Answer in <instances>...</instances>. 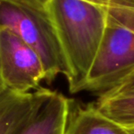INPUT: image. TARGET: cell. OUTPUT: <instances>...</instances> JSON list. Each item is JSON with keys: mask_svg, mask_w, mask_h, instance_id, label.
<instances>
[{"mask_svg": "<svg viewBox=\"0 0 134 134\" xmlns=\"http://www.w3.org/2000/svg\"><path fill=\"white\" fill-rule=\"evenodd\" d=\"M67 66L72 94L82 92L107 27V12L84 0H47Z\"/></svg>", "mask_w": 134, "mask_h": 134, "instance_id": "1", "label": "cell"}, {"mask_svg": "<svg viewBox=\"0 0 134 134\" xmlns=\"http://www.w3.org/2000/svg\"><path fill=\"white\" fill-rule=\"evenodd\" d=\"M0 29H8L31 47L44 66L45 81L66 76L64 56L45 6L35 0H0Z\"/></svg>", "mask_w": 134, "mask_h": 134, "instance_id": "2", "label": "cell"}, {"mask_svg": "<svg viewBox=\"0 0 134 134\" xmlns=\"http://www.w3.org/2000/svg\"><path fill=\"white\" fill-rule=\"evenodd\" d=\"M107 27L82 91L98 95L134 73V8L107 13Z\"/></svg>", "mask_w": 134, "mask_h": 134, "instance_id": "3", "label": "cell"}, {"mask_svg": "<svg viewBox=\"0 0 134 134\" xmlns=\"http://www.w3.org/2000/svg\"><path fill=\"white\" fill-rule=\"evenodd\" d=\"M0 75L7 89L19 94L39 89L46 77L39 54L8 29H0Z\"/></svg>", "mask_w": 134, "mask_h": 134, "instance_id": "4", "label": "cell"}, {"mask_svg": "<svg viewBox=\"0 0 134 134\" xmlns=\"http://www.w3.org/2000/svg\"><path fill=\"white\" fill-rule=\"evenodd\" d=\"M52 92L46 88L25 94L0 90V134H19Z\"/></svg>", "mask_w": 134, "mask_h": 134, "instance_id": "5", "label": "cell"}, {"mask_svg": "<svg viewBox=\"0 0 134 134\" xmlns=\"http://www.w3.org/2000/svg\"><path fill=\"white\" fill-rule=\"evenodd\" d=\"M70 99L52 91L19 134H64Z\"/></svg>", "mask_w": 134, "mask_h": 134, "instance_id": "6", "label": "cell"}, {"mask_svg": "<svg viewBox=\"0 0 134 134\" xmlns=\"http://www.w3.org/2000/svg\"><path fill=\"white\" fill-rule=\"evenodd\" d=\"M64 134H131L128 129L108 119L93 104L70 100Z\"/></svg>", "mask_w": 134, "mask_h": 134, "instance_id": "7", "label": "cell"}, {"mask_svg": "<svg viewBox=\"0 0 134 134\" xmlns=\"http://www.w3.org/2000/svg\"><path fill=\"white\" fill-rule=\"evenodd\" d=\"M99 112L126 129L134 128V89L114 87L94 103Z\"/></svg>", "mask_w": 134, "mask_h": 134, "instance_id": "8", "label": "cell"}, {"mask_svg": "<svg viewBox=\"0 0 134 134\" xmlns=\"http://www.w3.org/2000/svg\"><path fill=\"white\" fill-rule=\"evenodd\" d=\"M104 9L107 13L134 8V0H84Z\"/></svg>", "mask_w": 134, "mask_h": 134, "instance_id": "9", "label": "cell"}, {"mask_svg": "<svg viewBox=\"0 0 134 134\" xmlns=\"http://www.w3.org/2000/svg\"><path fill=\"white\" fill-rule=\"evenodd\" d=\"M115 87H120V88H130V89H134V73L131 74L130 76H128L126 79L120 82L119 85L115 86ZM114 88V87H113ZM112 89V88H111Z\"/></svg>", "mask_w": 134, "mask_h": 134, "instance_id": "10", "label": "cell"}, {"mask_svg": "<svg viewBox=\"0 0 134 134\" xmlns=\"http://www.w3.org/2000/svg\"><path fill=\"white\" fill-rule=\"evenodd\" d=\"M4 88H6L4 86V85H3V82H2V79H1V75H0V90L4 89Z\"/></svg>", "mask_w": 134, "mask_h": 134, "instance_id": "11", "label": "cell"}, {"mask_svg": "<svg viewBox=\"0 0 134 134\" xmlns=\"http://www.w3.org/2000/svg\"><path fill=\"white\" fill-rule=\"evenodd\" d=\"M35 1H37V2L41 3V4H42V5H44V6H45V3H46L47 0H35Z\"/></svg>", "mask_w": 134, "mask_h": 134, "instance_id": "12", "label": "cell"}, {"mask_svg": "<svg viewBox=\"0 0 134 134\" xmlns=\"http://www.w3.org/2000/svg\"><path fill=\"white\" fill-rule=\"evenodd\" d=\"M128 130H129V131H130L131 134H134V128H132V129H128Z\"/></svg>", "mask_w": 134, "mask_h": 134, "instance_id": "13", "label": "cell"}]
</instances>
